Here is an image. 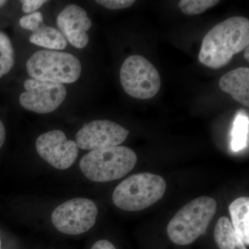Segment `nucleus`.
<instances>
[{
	"label": "nucleus",
	"instance_id": "9d476101",
	"mask_svg": "<svg viewBox=\"0 0 249 249\" xmlns=\"http://www.w3.org/2000/svg\"><path fill=\"white\" fill-rule=\"evenodd\" d=\"M37 154L53 168L66 170L75 163L79 148L76 142L68 140L60 129H53L40 134L36 142Z\"/></svg>",
	"mask_w": 249,
	"mask_h": 249
},
{
	"label": "nucleus",
	"instance_id": "4468645a",
	"mask_svg": "<svg viewBox=\"0 0 249 249\" xmlns=\"http://www.w3.org/2000/svg\"><path fill=\"white\" fill-rule=\"evenodd\" d=\"M232 226L246 247L249 245V199L237 198L229 206Z\"/></svg>",
	"mask_w": 249,
	"mask_h": 249
},
{
	"label": "nucleus",
	"instance_id": "4be33fe9",
	"mask_svg": "<svg viewBox=\"0 0 249 249\" xmlns=\"http://www.w3.org/2000/svg\"><path fill=\"white\" fill-rule=\"evenodd\" d=\"M91 249H116L112 243L106 240H98L92 246Z\"/></svg>",
	"mask_w": 249,
	"mask_h": 249
},
{
	"label": "nucleus",
	"instance_id": "f03ea898",
	"mask_svg": "<svg viewBox=\"0 0 249 249\" xmlns=\"http://www.w3.org/2000/svg\"><path fill=\"white\" fill-rule=\"evenodd\" d=\"M25 69L29 78L65 85L78 82L83 70L80 58L74 54L42 49L28 58Z\"/></svg>",
	"mask_w": 249,
	"mask_h": 249
},
{
	"label": "nucleus",
	"instance_id": "5701e85b",
	"mask_svg": "<svg viewBox=\"0 0 249 249\" xmlns=\"http://www.w3.org/2000/svg\"><path fill=\"white\" fill-rule=\"evenodd\" d=\"M6 128H5L4 124L0 119V149L3 146L5 141H6Z\"/></svg>",
	"mask_w": 249,
	"mask_h": 249
},
{
	"label": "nucleus",
	"instance_id": "f8f14e48",
	"mask_svg": "<svg viewBox=\"0 0 249 249\" xmlns=\"http://www.w3.org/2000/svg\"><path fill=\"white\" fill-rule=\"evenodd\" d=\"M219 86L224 92L231 95L236 101L249 107V69L240 67L228 72L219 80Z\"/></svg>",
	"mask_w": 249,
	"mask_h": 249
},
{
	"label": "nucleus",
	"instance_id": "9b49d317",
	"mask_svg": "<svg viewBox=\"0 0 249 249\" xmlns=\"http://www.w3.org/2000/svg\"><path fill=\"white\" fill-rule=\"evenodd\" d=\"M56 28L73 48L85 49L89 42L88 33L92 22L88 12L80 5L68 4L64 6L55 18Z\"/></svg>",
	"mask_w": 249,
	"mask_h": 249
},
{
	"label": "nucleus",
	"instance_id": "393cba45",
	"mask_svg": "<svg viewBox=\"0 0 249 249\" xmlns=\"http://www.w3.org/2000/svg\"><path fill=\"white\" fill-rule=\"evenodd\" d=\"M8 3L9 1H6V0H0V8L4 7Z\"/></svg>",
	"mask_w": 249,
	"mask_h": 249
},
{
	"label": "nucleus",
	"instance_id": "412c9836",
	"mask_svg": "<svg viewBox=\"0 0 249 249\" xmlns=\"http://www.w3.org/2000/svg\"><path fill=\"white\" fill-rule=\"evenodd\" d=\"M22 11L25 15L34 14L49 2L46 0H22L19 1Z\"/></svg>",
	"mask_w": 249,
	"mask_h": 249
},
{
	"label": "nucleus",
	"instance_id": "dca6fc26",
	"mask_svg": "<svg viewBox=\"0 0 249 249\" xmlns=\"http://www.w3.org/2000/svg\"><path fill=\"white\" fill-rule=\"evenodd\" d=\"M16 64V52L9 36L0 30V79L14 69Z\"/></svg>",
	"mask_w": 249,
	"mask_h": 249
},
{
	"label": "nucleus",
	"instance_id": "f257e3e1",
	"mask_svg": "<svg viewBox=\"0 0 249 249\" xmlns=\"http://www.w3.org/2000/svg\"><path fill=\"white\" fill-rule=\"evenodd\" d=\"M249 45V19L241 16L230 18L214 26L205 36L199 60L210 68H221Z\"/></svg>",
	"mask_w": 249,
	"mask_h": 249
},
{
	"label": "nucleus",
	"instance_id": "aec40b11",
	"mask_svg": "<svg viewBox=\"0 0 249 249\" xmlns=\"http://www.w3.org/2000/svg\"><path fill=\"white\" fill-rule=\"evenodd\" d=\"M96 4L109 10L127 9L135 3L134 0H96Z\"/></svg>",
	"mask_w": 249,
	"mask_h": 249
},
{
	"label": "nucleus",
	"instance_id": "7ed1b4c3",
	"mask_svg": "<svg viewBox=\"0 0 249 249\" xmlns=\"http://www.w3.org/2000/svg\"><path fill=\"white\" fill-rule=\"evenodd\" d=\"M217 211L213 198L202 196L181 208L170 220L168 227L169 238L180 246L191 245L207 231L210 222Z\"/></svg>",
	"mask_w": 249,
	"mask_h": 249
},
{
	"label": "nucleus",
	"instance_id": "6e6552de",
	"mask_svg": "<svg viewBox=\"0 0 249 249\" xmlns=\"http://www.w3.org/2000/svg\"><path fill=\"white\" fill-rule=\"evenodd\" d=\"M97 215V206L92 200L74 198L54 210L52 222L58 231L76 235L90 230L96 224Z\"/></svg>",
	"mask_w": 249,
	"mask_h": 249
},
{
	"label": "nucleus",
	"instance_id": "2eb2a0df",
	"mask_svg": "<svg viewBox=\"0 0 249 249\" xmlns=\"http://www.w3.org/2000/svg\"><path fill=\"white\" fill-rule=\"evenodd\" d=\"M214 238L219 249H247L236 233L230 219L225 216L217 221L214 228Z\"/></svg>",
	"mask_w": 249,
	"mask_h": 249
},
{
	"label": "nucleus",
	"instance_id": "1a4fd4ad",
	"mask_svg": "<svg viewBox=\"0 0 249 249\" xmlns=\"http://www.w3.org/2000/svg\"><path fill=\"white\" fill-rule=\"evenodd\" d=\"M129 134L128 129L114 121L93 120L84 124L77 132L75 142L78 148L93 151L119 146Z\"/></svg>",
	"mask_w": 249,
	"mask_h": 249
},
{
	"label": "nucleus",
	"instance_id": "39448f33",
	"mask_svg": "<svg viewBox=\"0 0 249 249\" xmlns=\"http://www.w3.org/2000/svg\"><path fill=\"white\" fill-rule=\"evenodd\" d=\"M166 183L155 174L131 175L119 183L113 193V202L126 211H142L150 207L164 196Z\"/></svg>",
	"mask_w": 249,
	"mask_h": 249
},
{
	"label": "nucleus",
	"instance_id": "423d86ee",
	"mask_svg": "<svg viewBox=\"0 0 249 249\" xmlns=\"http://www.w3.org/2000/svg\"><path fill=\"white\" fill-rule=\"evenodd\" d=\"M123 89L129 96L149 99L160 91V78L155 67L146 58L133 55L126 58L120 70Z\"/></svg>",
	"mask_w": 249,
	"mask_h": 249
},
{
	"label": "nucleus",
	"instance_id": "a211bd4d",
	"mask_svg": "<svg viewBox=\"0 0 249 249\" xmlns=\"http://www.w3.org/2000/svg\"><path fill=\"white\" fill-rule=\"evenodd\" d=\"M219 2L218 0H181L178 5L183 14L195 16L203 14L206 10L213 7Z\"/></svg>",
	"mask_w": 249,
	"mask_h": 249
},
{
	"label": "nucleus",
	"instance_id": "b1692460",
	"mask_svg": "<svg viewBox=\"0 0 249 249\" xmlns=\"http://www.w3.org/2000/svg\"><path fill=\"white\" fill-rule=\"evenodd\" d=\"M245 58L247 61L249 60V47L245 49Z\"/></svg>",
	"mask_w": 249,
	"mask_h": 249
},
{
	"label": "nucleus",
	"instance_id": "ddd939ff",
	"mask_svg": "<svg viewBox=\"0 0 249 249\" xmlns=\"http://www.w3.org/2000/svg\"><path fill=\"white\" fill-rule=\"evenodd\" d=\"M30 33L29 42L41 49L64 51L68 46L66 39L56 27L45 23Z\"/></svg>",
	"mask_w": 249,
	"mask_h": 249
},
{
	"label": "nucleus",
	"instance_id": "f3484780",
	"mask_svg": "<svg viewBox=\"0 0 249 249\" xmlns=\"http://www.w3.org/2000/svg\"><path fill=\"white\" fill-rule=\"evenodd\" d=\"M248 134V118L242 115L237 116L232 130L231 146L234 151H239L247 145Z\"/></svg>",
	"mask_w": 249,
	"mask_h": 249
},
{
	"label": "nucleus",
	"instance_id": "20e7f679",
	"mask_svg": "<svg viewBox=\"0 0 249 249\" xmlns=\"http://www.w3.org/2000/svg\"><path fill=\"white\" fill-rule=\"evenodd\" d=\"M137 162L132 149L116 146L93 150L83 156L79 165L83 175L96 182H107L124 178Z\"/></svg>",
	"mask_w": 249,
	"mask_h": 249
},
{
	"label": "nucleus",
	"instance_id": "a878e982",
	"mask_svg": "<svg viewBox=\"0 0 249 249\" xmlns=\"http://www.w3.org/2000/svg\"><path fill=\"white\" fill-rule=\"evenodd\" d=\"M0 249H1V239H0Z\"/></svg>",
	"mask_w": 249,
	"mask_h": 249
},
{
	"label": "nucleus",
	"instance_id": "6ab92c4d",
	"mask_svg": "<svg viewBox=\"0 0 249 249\" xmlns=\"http://www.w3.org/2000/svg\"><path fill=\"white\" fill-rule=\"evenodd\" d=\"M45 23L43 14L41 11H37L32 14L24 15L19 19V27L23 30L31 32L35 30L36 28Z\"/></svg>",
	"mask_w": 249,
	"mask_h": 249
},
{
	"label": "nucleus",
	"instance_id": "0eeeda50",
	"mask_svg": "<svg viewBox=\"0 0 249 249\" xmlns=\"http://www.w3.org/2000/svg\"><path fill=\"white\" fill-rule=\"evenodd\" d=\"M68 94L66 85L29 77L23 82L18 101L25 110L38 114H51L61 107Z\"/></svg>",
	"mask_w": 249,
	"mask_h": 249
}]
</instances>
